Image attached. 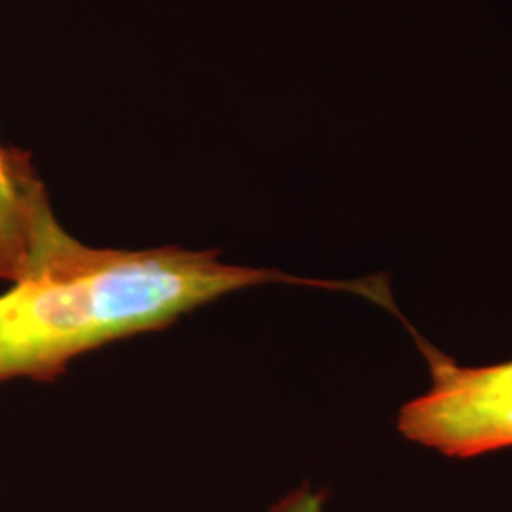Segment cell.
Instances as JSON below:
<instances>
[{
    "label": "cell",
    "mask_w": 512,
    "mask_h": 512,
    "mask_svg": "<svg viewBox=\"0 0 512 512\" xmlns=\"http://www.w3.org/2000/svg\"><path fill=\"white\" fill-rule=\"evenodd\" d=\"M27 165L23 156L0 147V209H6L8 203L14 202L18 196Z\"/></svg>",
    "instance_id": "3"
},
{
    "label": "cell",
    "mask_w": 512,
    "mask_h": 512,
    "mask_svg": "<svg viewBox=\"0 0 512 512\" xmlns=\"http://www.w3.org/2000/svg\"><path fill=\"white\" fill-rule=\"evenodd\" d=\"M325 494L310 486H302L287 497H283L270 512H323Z\"/></svg>",
    "instance_id": "4"
},
{
    "label": "cell",
    "mask_w": 512,
    "mask_h": 512,
    "mask_svg": "<svg viewBox=\"0 0 512 512\" xmlns=\"http://www.w3.org/2000/svg\"><path fill=\"white\" fill-rule=\"evenodd\" d=\"M433 385L403 406L399 431L442 456L471 459L512 448V361L459 366L418 340Z\"/></svg>",
    "instance_id": "2"
},
{
    "label": "cell",
    "mask_w": 512,
    "mask_h": 512,
    "mask_svg": "<svg viewBox=\"0 0 512 512\" xmlns=\"http://www.w3.org/2000/svg\"><path fill=\"white\" fill-rule=\"evenodd\" d=\"M10 283L0 293V382H50L82 353L164 329L239 289L264 283L348 289L340 281L226 264L207 251L95 249L63 230L44 188L31 203Z\"/></svg>",
    "instance_id": "1"
}]
</instances>
